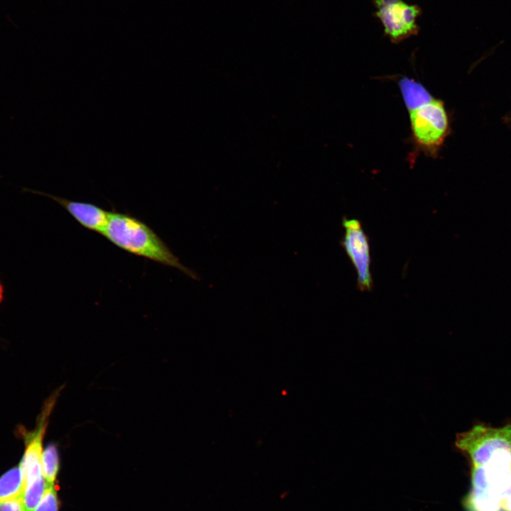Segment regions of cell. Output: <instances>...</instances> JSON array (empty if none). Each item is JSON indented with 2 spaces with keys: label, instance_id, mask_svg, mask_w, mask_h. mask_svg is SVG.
Here are the masks:
<instances>
[{
  "label": "cell",
  "instance_id": "6da1fadb",
  "mask_svg": "<svg viewBox=\"0 0 511 511\" xmlns=\"http://www.w3.org/2000/svg\"><path fill=\"white\" fill-rule=\"evenodd\" d=\"M103 236L116 246L131 254L177 269L192 279H199L198 275L181 263L149 226L131 214L109 211Z\"/></svg>",
  "mask_w": 511,
  "mask_h": 511
},
{
  "label": "cell",
  "instance_id": "7a4b0ae2",
  "mask_svg": "<svg viewBox=\"0 0 511 511\" xmlns=\"http://www.w3.org/2000/svg\"><path fill=\"white\" fill-rule=\"evenodd\" d=\"M405 107L410 121V141L413 148L409 154L411 165L421 154L436 158L451 131L444 102L429 93Z\"/></svg>",
  "mask_w": 511,
  "mask_h": 511
},
{
  "label": "cell",
  "instance_id": "3957f363",
  "mask_svg": "<svg viewBox=\"0 0 511 511\" xmlns=\"http://www.w3.org/2000/svg\"><path fill=\"white\" fill-rule=\"evenodd\" d=\"M456 445L470 457L473 466L483 465L498 452L511 449V424L497 428L475 425L458 435Z\"/></svg>",
  "mask_w": 511,
  "mask_h": 511
},
{
  "label": "cell",
  "instance_id": "277c9868",
  "mask_svg": "<svg viewBox=\"0 0 511 511\" xmlns=\"http://www.w3.org/2000/svg\"><path fill=\"white\" fill-rule=\"evenodd\" d=\"M373 4L376 9L373 15L383 24L384 35L391 43L399 44L418 35L420 27L417 20L422 14L419 6L404 0H373Z\"/></svg>",
  "mask_w": 511,
  "mask_h": 511
},
{
  "label": "cell",
  "instance_id": "5b68a950",
  "mask_svg": "<svg viewBox=\"0 0 511 511\" xmlns=\"http://www.w3.org/2000/svg\"><path fill=\"white\" fill-rule=\"evenodd\" d=\"M342 225L344 234L341 245L355 268L358 287L369 291L373 286L369 238L359 220L344 217Z\"/></svg>",
  "mask_w": 511,
  "mask_h": 511
},
{
  "label": "cell",
  "instance_id": "8992f818",
  "mask_svg": "<svg viewBox=\"0 0 511 511\" xmlns=\"http://www.w3.org/2000/svg\"><path fill=\"white\" fill-rule=\"evenodd\" d=\"M23 190L50 198L61 205L84 228L104 234L108 224L109 211L89 202L72 201L28 188H23Z\"/></svg>",
  "mask_w": 511,
  "mask_h": 511
},
{
  "label": "cell",
  "instance_id": "52a82bcc",
  "mask_svg": "<svg viewBox=\"0 0 511 511\" xmlns=\"http://www.w3.org/2000/svg\"><path fill=\"white\" fill-rule=\"evenodd\" d=\"M25 481L20 466H16L0 476V503L22 496Z\"/></svg>",
  "mask_w": 511,
  "mask_h": 511
},
{
  "label": "cell",
  "instance_id": "ba28073f",
  "mask_svg": "<svg viewBox=\"0 0 511 511\" xmlns=\"http://www.w3.org/2000/svg\"><path fill=\"white\" fill-rule=\"evenodd\" d=\"M60 469L57 446L50 443L45 447L42 457V472L47 485H55Z\"/></svg>",
  "mask_w": 511,
  "mask_h": 511
},
{
  "label": "cell",
  "instance_id": "9c48e42d",
  "mask_svg": "<svg viewBox=\"0 0 511 511\" xmlns=\"http://www.w3.org/2000/svg\"><path fill=\"white\" fill-rule=\"evenodd\" d=\"M60 502L55 485H48L45 492L34 511H59Z\"/></svg>",
  "mask_w": 511,
  "mask_h": 511
},
{
  "label": "cell",
  "instance_id": "30bf717a",
  "mask_svg": "<svg viewBox=\"0 0 511 511\" xmlns=\"http://www.w3.org/2000/svg\"><path fill=\"white\" fill-rule=\"evenodd\" d=\"M0 511H25L22 496L1 502Z\"/></svg>",
  "mask_w": 511,
  "mask_h": 511
},
{
  "label": "cell",
  "instance_id": "8fae6325",
  "mask_svg": "<svg viewBox=\"0 0 511 511\" xmlns=\"http://www.w3.org/2000/svg\"><path fill=\"white\" fill-rule=\"evenodd\" d=\"M2 292H3L2 287H1V285L0 284V303H1V301L2 299Z\"/></svg>",
  "mask_w": 511,
  "mask_h": 511
}]
</instances>
